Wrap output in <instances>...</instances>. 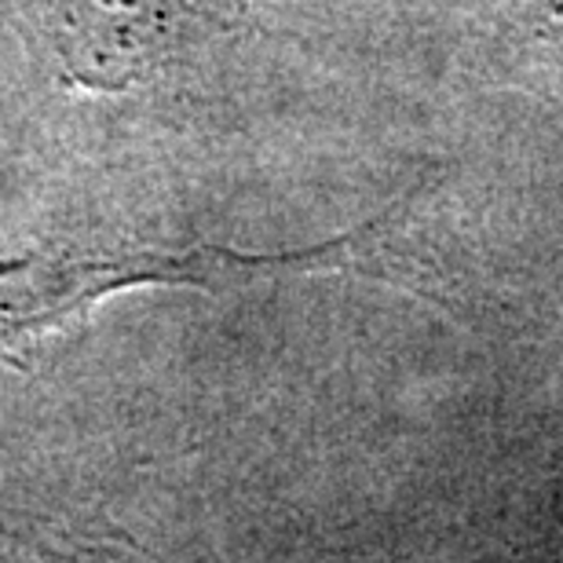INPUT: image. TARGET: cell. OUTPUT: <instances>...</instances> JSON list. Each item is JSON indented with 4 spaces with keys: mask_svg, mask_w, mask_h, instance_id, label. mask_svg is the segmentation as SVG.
Segmentation results:
<instances>
[{
    "mask_svg": "<svg viewBox=\"0 0 563 563\" xmlns=\"http://www.w3.org/2000/svg\"><path fill=\"white\" fill-rule=\"evenodd\" d=\"M275 275V253L125 250L30 253L0 261V363H19L33 344L92 311L99 300L136 286H231Z\"/></svg>",
    "mask_w": 563,
    "mask_h": 563,
    "instance_id": "obj_2",
    "label": "cell"
},
{
    "mask_svg": "<svg viewBox=\"0 0 563 563\" xmlns=\"http://www.w3.org/2000/svg\"><path fill=\"white\" fill-rule=\"evenodd\" d=\"M476 22L512 74L563 107V0H479Z\"/></svg>",
    "mask_w": 563,
    "mask_h": 563,
    "instance_id": "obj_3",
    "label": "cell"
},
{
    "mask_svg": "<svg viewBox=\"0 0 563 563\" xmlns=\"http://www.w3.org/2000/svg\"><path fill=\"white\" fill-rule=\"evenodd\" d=\"M242 11L245 0H44V33L66 85L125 96L234 37Z\"/></svg>",
    "mask_w": 563,
    "mask_h": 563,
    "instance_id": "obj_1",
    "label": "cell"
}]
</instances>
